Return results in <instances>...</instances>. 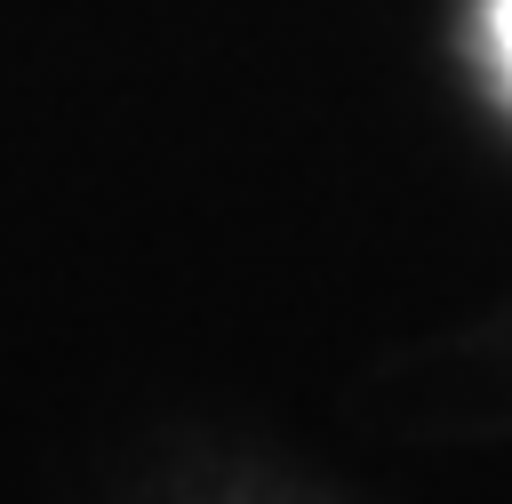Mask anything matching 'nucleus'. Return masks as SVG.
<instances>
[{"mask_svg":"<svg viewBox=\"0 0 512 504\" xmlns=\"http://www.w3.org/2000/svg\"><path fill=\"white\" fill-rule=\"evenodd\" d=\"M496 48H504V64H512V0H496Z\"/></svg>","mask_w":512,"mask_h":504,"instance_id":"obj_1","label":"nucleus"}]
</instances>
